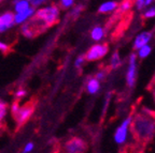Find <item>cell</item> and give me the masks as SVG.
<instances>
[{
  "mask_svg": "<svg viewBox=\"0 0 155 153\" xmlns=\"http://www.w3.org/2000/svg\"><path fill=\"white\" fill-rule=\"evenodd\" d=\"M36 98H31L27 103H25L22 107H19L16 113L13 114V118L16 122L17 129L24 125L28 121L29 118L31 117L35 109H36Z\"/></svg>",
  "mask_w": 155,
  "mask_h": 153,
  "instance_id": "obj_3",
  "label": "cell"
},
{
  "mask_svg": "<svg viewBox=\"0 0 155 153\" xmlns=\"http://www.w3.org/2000/svg\"><path fill=\"white\" fill-rule=\"evenodd\" d=\"M83 62H84V58L83 57H79L77 60H75V63H74V65H75V67H82V64H83Z\"/></svg>",
  "mask_w": 155,
  "mask_h": 153,
  "instance_id": "obj_25",
  "label": "cell"
},
{
  "mask_svg": "<svg viewBox=\"0 0 155 153\" xmlns=\"http://www.w3.org/2000/svg\"><path fill=\"white\" fill-rule=\"evenodd\" d=\"M29 7H30V3L28 2V0H15L14 1V9L16 13L23 12Z\"/></svg>",
  "mask_w": 155,
  "mask_h": 153,
  "instance_id": "obj_14",
  "label": "cell"
},
{
  "mask_svg": "<svg viewBox=\"0 0 155 153\" xmlns=\"http://www.w3.org/2000/svg\"><path fill=\"white\" fill-rule=\"evenodd\" d=\"M143 16H144V18H153V17H155V8H149L144 12Z\"/></svg>",
  "mask_w": 155,
  "mask_h": 153,
  "instance_id": "obj_20",
  "label": "cell"
},
{
  "mask_svg": "<svg viewBox=\"0 0 155 153\" xmlns=\"http://www.w3.org/2000/svg\"><path fill=\"white\" fill-rule=\"evenodd\" d=\"M36 16L43 20L44 24L50 28L55 25L59 19V9L56 5H48V7L42 8L36 13Z\"/></svg>",
  "mask_w": 155,
  "mask_h": 153,
  "instance_id": "obj_4",
  "label": "cell"
},
{
  "mask_svg": "<svg viewBox=\"0 0 155 153\" xmlns=\"http://www.w3.org/2000/svg\"><path fill=\"white\" fill-rule=\"evenodd\" d=\"M136 7L138 10H143L147 5H145V1L144 0H136Z\"/></svg>",
  "mask_w": 155,
  "mask_h": 153,
  "instance_id": "obj_23",
  "label": "cell"
},
{
  "mask_svg": "<svg viewBox=\"0 0 155 153\" xmlns=\"http://www.w3.org/2000/svg\"><path fill=\"white\" fill-rule=\"evenodd\" d=\"M152 36L153 34L150 31H144L139 33L138 36H136L135 41H134V48L138 49L141 46L145 45V44H149L151 42V40H152Z\"/></svg>",
  "mask_w": 155,
  "mask_h": 153,
  "instance_id": "obj_9",
  "label": "cell"
},
{
  "mask_svg": "<svg viewBox=\"0 0 155 153\" xmlns=\"http://www.w3.org/2000/svg\"><path fill=\"white\" fill-rule=\"evenodd\" d=\"M73 5V0H61V7L63 9H68Z\"/></svg>",
  "mask_w": 155,
  "mask_h": 153,
  "instance_id": "obj_21",
  "label": "cell"
},
{
  "mask_svg": "<svg viewBox=\"0 0 155 153\" xmlns=\"http://www.w3.org/2000/svg\"><path fill=\"white\" fill-rule=\"evenodd\" d=\"M26 95V91L23 90V89H21V90H18L16 92V94H15V96H16V98H24V96Z\"/></svg>",
  "mask_w": 155,
  "mask_h": 153,
  "instance_id": "obj_26",
  "label": "cell"
},
{
  "mask_svg": "<svg viewBox=\"0 0 155 153\" xmlns=\"http://www.w3.org/2000/svg\"><path fill=\"white\" fill-rule=\"evenodd\" d=\"M48 27L44 24L43 20L37 17L35 15L31 19H29L28 22H26L22 27V34L26 38H35L38 34L42 33V32L48 29Z\"/></svg>",
  "mask_w": 155,
  "mask_h": 153,
  "instance_id": "obj_2",
  "label": "cell"
},
{
  "mask_svg": "<svg viewBox=\"0 0 155 153\" xmlns=\"http://www.w3.org/2000/svg\"><path fill=\"white\" fill-rule=\"evenodd\" d=\"M133 5V2H131V0H124L122 5H120V11L121 12H126V11H129V9L131 8Z\"/></svg>",
  "mask_w": 155,
  "mask_h": 153,
  "instance_id": "obj_18",
  "label": "cell"
},
{
  "mask_svg": "<svg viewBox=\"0 0 155 153\" xmlns=\"http://www.w3.org/2000/svg\"><path fill=\"white\" fill-rule=\"evenodd\" d=\"M44 1H46V0H28V2L30 3L32 7H37V5L43 3Z\"/></svg>",
  "mask_w": 155,
  "mask_h": 153,
  "instance_id": "obj_24",
  "label": "cell"
},
{
  "mask_svg": "<svg viewBox=\"0 0 155 153\" xmlns=\"http://www.w3.org/2000/svg\"><path fill=\"white\" fill-rule=\"evenodd\" d=\"M144 1H145V5L148 7V5H150L151 3H152L153 1H154V0H144Z\"/></svg>",
  "mask_w": 155,
  "mask_h": 153,
  "instance_id": "obj_32",
  "label": "cell"
},
{
  "mask_svg": "<svg viewBox=\"0 0 155 153\" xmlns=\"http://www.w3.org/2000/svg\"><path fill=\"white\" fill-rule=\"evenodd\" d=\"M0 2H1V0H0Z\"/></svg>",
  "mask_w": 155,
  "mask_h": 153,
  "instance_id": "obj_35",
  "label": "cell"
},
{
  "mask_svg": "<svg viewBox=\"0 0 155 153\" xmlns=\"http://www.w3.org/2000/svg\"><path fill=\"white\" fill-rule=\"evenodd\" d=\"M83 8L82 7H77V8H74V9H73V11H72V13H71V14L73 15V16H75V15H78L79 14V13L81 12V10H82Z\"/></svg>",
  "mask_w": 155,
  "mask_h": 153,
  "instance_id": "obj_31",
  "label": "cell"
},
{
  "mask_svg": "<svg viewBox=\"0 0 155 153\" xmlns=\"http://www.w3.org/2000/svg\"><path fill=\"white\" fill-rule=\"evenodd\" d=\"M0 24H1V18H0Z\"/></svg>",
  "mask_w": 155,
  "mask_h": 153,
  "instance_id": "obj_34",
  "label": "cell"
},
{
  "mask_svg": "<svg viewBox=\"0 0 155 153\" xmlns=\"http://www.w3.org/2000/svg\"><path fill=\"white\" fill-rule=\"evenodd\" d=\"M131 121H133V116H129L116 129L115 134H114V141L117 145H124L127 141L129 136V130H130Z\"/></svg>",
  "mask_w": 155,
  "mask_h": 153,
  "instance_id": "obj_5",
  "label": "cell"
},
{
  "mask_svg": "<svg viewBox=\"0 0 155 153\" xmlns=\"http://www.w3.org/2000/svg\"><path fill=\"white\" fill-rule=\"evenodd\" d=\"M7 104L3 103V102H0V124H1V121L3 120V118L5 117V114H7Z\"/></svg>",
  "mask_w": 155,
  "mask_h": 153,
  "instance_id": "obj_19",
  "label": "cell"
},
{
  "mask_svg": "<svg viewBox=\"0 0 155 153\" xmlns=\"http://www.w3.org/2000/svg\"><path fill=\"white\" fill-rule=\"evenodd\" d=\"M110 64H111L112 69H117L120 65L122 64V60L121 57H120L119 53L113 54V56L111 57V61H110Z\"/></svg>",
  "mask_w": 155,
  "mask_h": 153,
  "instance_id": "obj_17",
  "label": "cell"
},
{
  "mask_svg": "<svg viewBox=\"0 0 155 153\" xmlns=\"http://www.w3.org/2000/svg\"><path fill=\"white\" fill-rule=\"evenodd\" d=\"M35 13H36V10L35 7H29L27 10L23 11V12H18L14 15V23L15 24H23L29 19L31 16H34Z\"/></svg>",
  "mask_w": 155,
  "mask_h": 153,
  "instance_id": "obj_10",
  "label": "cell"
},
{
  "mask_svg": "<svg viewBox=\"0 0 155 153\" xmlns=\"http://www.w3.org/2000/svg\"><path fill=\"white\" fill-rule=\"evenodd\" d=\"M19 108V105H18V102L17 101H15L14 103L12 104V107H11V111H12V115L13 114H15L17 111V109Z\"/></svg>",
  "mask_w": 155,
  "mask_h": 153,
  "instance_id": "obj_27",
  "label": "cell"
},
{
  "mask_svg": "<svg viewBox=\"0 0 155 153\" xmlns=\"http://www.w3.org/2000/svg\"><path fill=\"white\" fill-rule=\"evenodd\" d=\"M104 29L99 26L95 27V28L92 30V32H91V36H92V39L94 41H97V42L101 40V39L104 38Z\"/></svg>",
  "mask_w": 155,
  "mask_h": 153,
  "instance_id": "obj_15",
  "label": "cell"
},
{
  "mask_svg": "<svg viewBox=\"0 0 155 153\" xmlns=\"http://www.w3.org/2000/svg\"><path fill=\"white\" fill-rule=\"evenodd\" d=\"M87 150V146L81 138H71L66 142L65 151L69 153H82Z\"/></svg>",
  "mask_w": 155,
  "mask_h": 153,
  "instance_id": "obj_7",
  "label": "cell"
},
{
  "mask_svg": "<svg viewBox=\"0 0 155 153\" xmlns=\"http://www.w3.org/2000/svg\"><path fill=\"white\" fill-rule=\"evenodd\" d=\"M104 77H106V73L104 72H98L96 75V78L98 79V80H102Z\"/></svg>",
  "mask_w": 155,
  "mask_h": 153,
  "instance_id": "obj_30",
  "label": "cell"
},
{
  "mask_svg": "<svg viewBox=\"0 0 155 153\" xmlns=\"http://www.w3.org/2000/svg\"><path fill=\"white\" fill-rule=\"evenodd\" d=\"M137 78V55L131 54L129 57V64L126 73V83L129 87H134Z\"/></svg>",
  "mask_w": 155,
  "mask_h": 153,
  "instance_id": "obj_8",
  "label": "cell"
},
{
  "mask_svg": "<svg viewBox=\"0 0 155 153\" xmlns=\"http://www.w3.org/2000/svg\"><path fill=\"white\" fill-rule=\"evenodd\" d=\"M149 88H150L151 92H152L153 98H154V101H155V81H152V83H151V85H150Z\"/></svg>",
  "mask_w": 155,
  "mask_h": 153,
  "instance_id": "obj_29",
  "label": "cell"
},
{
  "mask_svg": "<svg viewBox=\"0 0 155 153\" xmlns=\"http://www.w3.org/2000/svg\"><path fill=\"white\" fill-rule=\"evenodd\" d=\"M152 81H155V77H154V79H153V80Z\"/></svg>",
  "mask_w": 155,
  "mask_h": 153,
  "instance_id": "obj_33",
  "label": "cell"
},
{
  "mask_svg": "<svg viewBox=\"0 0 155 153\" xmlns=\"http://www.w3.org/2000/svg\"><path fill=\"white\" fill-rule=\"evenodd\" d=\"M32 148H34V144H32V142H29V144H27L26 146H25L24 152H30V151L32 150Z\"/></svg>",
  "mask_w": 155,
  "mask_h": 153,
  "instance_id": "obj_28",
  "label": "cell"
},
{
  "mask_svg": "<svg viewBox=\"0 0 155 153\" xmlns=\"http://www.w3.org/2000/svg\"><path fill=\"white\" fill-rule=\"evenodd\" d=\"M131 131L140 141H150L155 135V118L150 114H138L133 117Z\"/></svg>",
  "mask_w": 155,
  "mask_h": 153,
  "instance_id": "obj_1",
  "label": "cell"
},
{
  "mask_svg": "<svg viewBox=\"0 0 155 153\" xmlns=\"http://www.w3.org/2000/svg\"><path fill=\"white\" fill-rule=\"evenodd\" d=\"M86 89L88 93H91V94L97 93L100 89V80H98L96 77H95V78H91L86 85Z\"/></svg>",
  "mask_w": 155,
  "mask_h": 153,
  "instance_id": "obj_11",
  "label": "cell"
},
{
  "mask_svg": "<svg viewBox=\"0 0 155 153\" xmlns=\"http://www.w3.org/2000/svg\"><path fill=\"white\" fill-rule=\"evenodd\" d=\"M0 50L5 54H9L11 52V47H10L8 44L2 43V42H0Z\"/></svg>",
  "mask_w": 155,
  "mask_h": 153,
  "instance_id": "obj_22",
  "label": "cell"
},
{
  "mask_svg": "<svg viewBox=\"0 0 155 153\" xmlns=\"http://www.w3.org/2000/svg\"><path fill=\"white\" fill-rule=\"evenodd\" d=\"M107 53H108V46H107V44H96V45L92 46L90 49L87 50L84 59L87 60V61L99 60L102 57H104Z\"/></svg>",
  "mask_w": 155,
  "mask_h": 153,
  "instance_id": "obj_6",
  "label": "cell"
},
{
  "mask_svg": "<svg viewBox=\"0 0 155 153\" xmlns=\"http://www.w3.org/2000/svg\"><path fill=\"white\" fill-rule=\"evenodd\" d=\"M137 50H138V57L141 58V59H144V58L149 57V55L152 52V48H151V46L149 44H145V45L141 46Z\"/></svg>",
  "mask_w": 155,
  "mask_h": 153,
  "instance_id": "obj_16",
  "label": "cell"
},
{
  "mask_svg": "<svg viewBox=\"0 0 155 153\" xmlns=\"http://www.w3.org/2000/svg\"><path fill=\"white\" fill-rule=\"evenodd\" d=\"M116 8H117V3H116L115 1H108V2H104L100 5L99 12L100 13H110V12H113Z\"/></svg>",
  "mask_w": 155,
  "mask_h": 153,
  "instance_id": "obj_13",
  "label": "cell"
},
{
  "mask_svg": "<svg viewBox=\"0 0 155 153\" xmlns=\"http://www.w3.org/2000/svg\"><path fill=\"white\" fill-rule=\"evenodd\" d=\"M0 18H1V24L0 25H3L8 29L11 28L13 26V24H14V15L11 12H5V14L0 16Z\"/></svg>",
  "mask_w": 155,
  "mask_h": 153,
  "instance_id": "obj_12",
  "label": "cell"
}]
</instances>
